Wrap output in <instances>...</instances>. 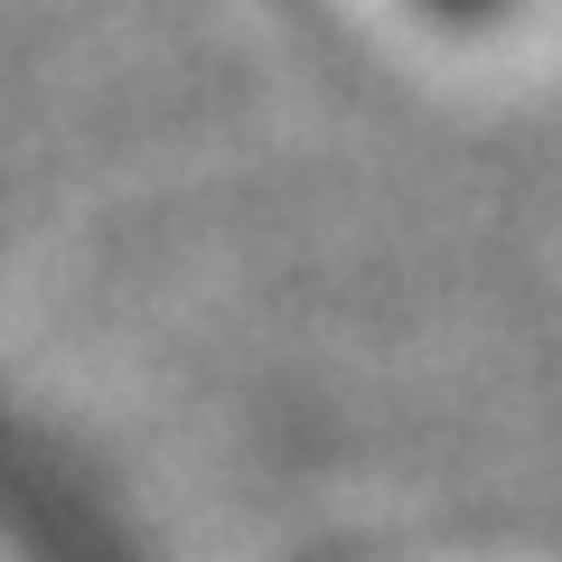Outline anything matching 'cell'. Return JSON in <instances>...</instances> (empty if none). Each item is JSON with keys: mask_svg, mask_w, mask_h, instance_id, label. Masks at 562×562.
I'll use <instances>...</instances> for the list:
<instances>
[{"mask_svg": "<svg viewBox=\"0 0 562 562\" xmlns=\"http://www.w3.org/2000/svg\"><path fill=\"white\" fill-rule=\"evenodd\" d=\"M450 10H479V0H450Z\"/></svg>", "mask_w": 562, "mask_h": 562, "instance_id": "6da1fadb", "label": "cell"}]
</instances>
